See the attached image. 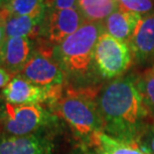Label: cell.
<instances>
[{
  "mask_svg": "<svg viewBox=\"0 0 154 154\" xmlns=\"http://www.w3.org/2000/svg\"><path fill=\"white\" fill-rule=\"evenodd\" d=\"M97 103L103 132L114 138L137 143L153 123H150L153 119L137 88L136 78L132 76L106 85Z\"/></svg>",
  "mask_w": 154,
  "mask_h": 154,
  "instance_id": "cell-1",
  "label": "cell"
},
{
  "mask_svg": "<svg viewBox=\"0 0 154 154\" xmlns=\"http://www.w3.org/2000/svg\"><path fill=\"white\" fill-rule=\"evenodd\" d=\"M104 32L103 22L86 21L80 29L54 48V56L66 76L79 88H93L97 74L94 49Z\"/></svg>",
  "mask_w": 154,
  "mask_h": 154,
  "instance_id": "cell-2",
  "label": "cell"
},
{
  "mask_svg": "<svg viewBox=\"0 0 154 154\" xmlns=\"http://www.w3.org/2000/svg\"><path fill=\"white\" fill-rule=\"evenodd\" d=\"M94 88H71L66 96L55 100L52 106L56 112L71 126L74 132L88 142L97 132H103L99 106Z\"/></svg>",
  "mask_w": 154,
  "mask_h": 154,
  "instance_id": "cell-3",
  "label": "cell"
},
{
  "mask_svg": "<svg viewBox=\"0 0 154 154\" xmlns=\"http://www.w3.org/2000/svg\"><path fill=\"white\" fill-rule=\"evenodd\" d=\"M133 56L129 45L106 32L100 36L94 49V64L104 79H113L128 70Z\"/></svg>",
  "mask_w": 154,
  "mask_h": 154,
  "instance_id": "cell-4",
  "label": "cell"
},
{
  "mask_svg": "<svg viewBox=\"0 0 154 154\" xmlns=\"http://www.w3.org/2000/svg\"><path fill=\"white\" fill-rule=\"evenodd\" d=\"M1 114L5 131L16 136L33 134L51 121V116L40 104L6 103Z\"/></svg>",
  "mask_w": 154,
  "mask_h": 154,
  "instance_id": "cell-5",
  "label": "cell"
},
{
  "mask_svg": "<svg viewBox=\"0 0 154 154\" xmlns=\"http://www.w3.org/2000/svg\"><path fill=\"white\" fill-rule=\"evenodd\" d=\"M20 76L41 87L63 85L65 73L54 56V50L40 48L32 54L20 72Z\"/></svg>",
  "mask_w": 154,
  "mask_h": 154,
  "instance_id": "cell-6",
  "label": "cell"
},
{
  "mask_svg": "<svg viewBox=\"0 0 154 154\" xmlns=\"http://www.w3.org/2000/svg\"><path fill=\"white\" fill-rule=\"evenodd\" d=\"M86 22L79 8L65 10H46L42 32L49 43L56 46L77 32Z\"/></svg>",
  "mask_w": 154,
  "mask_h": 154,
  "instance_id": "cell-7",
  "label": "cell"
},
{
  "mask_svg": "<svg viewBox=\"0 0 154 154\" xmlns=\"http://www.w3.org/2000/svg\"><path fill=\"white\" fill-rule=\"evenodd\" d=\"M2 94L7 103L40 104L50 100L51 87L37 86L21 76H16L3 88Z\"/></svg>",
  "mask_w": 154,
  "mask_h": 154,
  "instance_id": "cell-8",
  "label": "cell"
},
{
  "mask_svg": "<svg viewBox=\"0 0 154 154\" xmlns=\"http://www.w3.org/2000/svg\"><path fill=\"white\" fill-rule=\"evenodd\" d=\"M54 144L40 134L0 136V154H52Z\"/></svg>",
  "mask_w": 154,
  "mask_h": 154,
  "instance_id": "cell-9",
  "label": "cell"
},
{
  "mask_svg": "<svg viewBox=\"0 0 154 154\" xmlns=\"http://www.w3.org/2000/svg\"><path fill=\"white\" fill-rule=\"evenodd\" d=\"M136 63H148L154 59V12L143 15L128 42Z\"/></svg>",
  "mask_w": 154,
  "mask_h": 154,
  "instance_id": "cell-10",
  "label": "cell"
},
{
  "mask_svg": "<svg viewBox=\"0 0 154 154\" xmlns=\"http://www.w3.org/2000/svg\"><path fill=\"white\" fill-rule=\"evenodd\" d=\"M33 44L28 37L6 38L0 52V65L14 75L22 71L33 54Z\"/></svg>",
  "mask_w": 154,
  "mask_h": 154,
  "instance_id": "cell-11",
  "label": "cell"
},
{
  "mask_svg": "<svg viewBox=\"0 0 154 154\" xmlns=\"http://www.w3.org/2000/svg\"><path fill=\"white\" fill-rule=\"evenodd\" d=\"M1 12L4 16L7 38L28 37L31 39L42 32L46 10L32 15H10Z\"/></svg>",
  "mask_w": 154,
  "mask_h": 154,
  "instance_id": "cell-12",
  "label": "cell"
},
{
  "mask_svg": "<svg viewBox=\"0 0 154 154\" xmlns=\"http://www.w3.org/2000/svg\"><path fill=\"white\" fill-rule=\"evenodd\" d=\"M142 15L117 8L103 22L104 32L128 44Z\"/></svg>",
  "mask_w": 154,
  "mask_h": 154,
  "instance_id": "cell-13",
  "label": "cell"
},
{
  "mask_svg": "<svg viewBox=\"0 0 154 154\" xmlns=\"http://www.w3.org/2000/svg\"><path fill=\"white\" fill-rule=\"evenodd\" d=\"M97 154H149L140 148L136 142L114 138L104 132H97L90 140Z\"/></svg>",
  "mask_w": 154,
  "mask_h": 154,
  "instance_id": "cell-14",
  "label": "cell"
},
{
  "mask_svg": "<svg viewBox=\"0 0 154 154\" xmlns=\"http://www.w3.org/2000/svg\"><path fill=\"white\" fill-rule=\"evenodd\" d=\"M78 8L85 20L103 22L119 8L116 0H78Z\"/></svg>",
  "mask_w": 154,
  "mask_h": 154,
  "instance_id": "cell-15",
  "label": "cell"
},
{
  "mask_svg": "<svg viewBox=\"0 0 154 154\" xmlns=\"http://www.w3.org/2000/svg\"><path fill=\"white\" fill-rule=\"evenodd\" d=\"M0 10L10 15H32L46 10L45 0H12Z\"/></svg>",
  "mask_w": 154,
  "mask_h": 154,
  "instance_id": "cell-16",
  "label": "cell"
},
{
  "mask_svg": "<svg viewBox=\"0 0 154 154\" xmlns=\"http://www.w3.org/2000/svg\"><path fill=\"white\" fill-rule=\"evenodd\" d=\"M136 85L143 103L154 120V68L137 78Z\"/></svg>",
  "mask_w": 154,
  "mask_h": 154,
  "instance_id": "cell-17",
  "label": "cell"
},
{
  "mask_svg": "<svg viewBox=\"0 0 154 154\" xmlns=\"http://www.w3.org/2000/svg\"><path fill=\"white\" fill-rule=\"evenodd\" d=\"M119 8L125 11L147 15L153 13L154 0H119Z\"/></svg>",
  "mask_w": 154,
  "mask_h": 154,
  "instance_id": "cell-18",
  "label": "cell"
},
{
  "mask_svg": "<svg viewBox=\"0 0 154 154\" xmlns=\"http://www.w3.org/2000/svg\"><path fill=\"white\" fill-rule=\"evenodd\" d=\"M137 144L145 152L154 154V122L141 136V138L137 141Z\"/></svg>",
  "mask_w": 154,
  "mask_h": 154,
  "instance_id": "cell-19",
  "label": "cell"
},
{
  "mask_svg": "<svg viewBox=\"0 0 154 154\" xmlns=\"http://www.w3.org/2000/svg\"><path fill=\"white\" fill-rule=\"evenodd\" d=\"M46 10H65L78 8V0H45Z\"/></svg>",
  "mask_w": 154,
  "mask_h": 154,
  "instance_id": "cell-20",
  "label": "cell"
},
{
  "mask_svg": "<svg viewBox=\"0 0 154 154\" xmlns=\"http://www.w3.org/2000/svg\"><path fill=\"white\" fill-rule=\"evenodd\" d=\"M12 80V74H10L7 70L0 67V90L4 88L9 82Z\"/></svg>",
  "mask_w": 154,
  "mask_h": 154,
  "instance_id": "cell-21",
  "label": "cell"
},
{
  "mask_svg": "<svg viewBox=\"0 0 154 154\" xmlns=\"http://www.w3.org/2000/svg\"><path fill=\"white\" fill-rule=\"evenodd\" d=\"M6 32H5V20L2 12L0 11V52L2 50V47L6 41Z\"/></svg>",
  "mask_w": 154,
  "mask_h": 154,
  "instance_id": "cell-22",
  "label": "cell"
},
{
  "mask_svg": "<svg viewBox=\"0 0 154 154\" xmlns=\"http://www.w3.org/2000/svg\"><path fill=\"white\" fill-rule=\"evenodd\" d=\"M10 1H12V0H0V9H2L4 6L7 5Z\"/></svg>",
  "mask_w": 154,
  "mask_h": 154,
  "instance_id": "cell-23",
  "label": "cell"
},
{
  "mask_svg": "<svg viewBox=\"0 0 154 154\" xmlns=\"http://www.w3.org/2000/svg\"><path fill=\"white\" fill-rule=\"evenodd\" d=\"M116 1H119V0H116Z\"/></svg>",
  "mask_w": 154,
  "mask_h": 154,
  "instance_id": "cell-24",
  "label": "cell"
}]
</instances>
